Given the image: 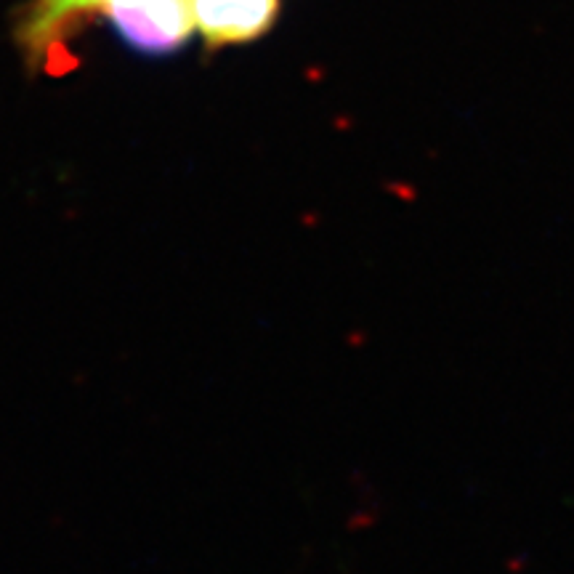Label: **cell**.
I'll return each mask as SVG.
<instances>
[{
    "instance_id": "obj_2",
    "label": "cell",
    "mask_w": 574,
    "mask_h": 574,
    "mask_svg": "<svg viewBox=\"0 0 574 574\" xmlns=\"http://www.w3.org/2000/svg\"><path fill=\"white\" fill-rule=\"evenodd\" d=\"M280 0H192V16L208 43H250L272 30Z\"/></svg>"
},
{
    "instance_id": "obj_1",
    "label": "cell",
    "mask_w": 574,
    "mask_h": 574,
    "mask_svg": "<svg viewBox=\"0 0 574 574\" xmlns=\"http://www.w3.org/2000/svg\"><path fill=\"white\" fill-rule=\"evenodd\" d=\"M112 30L144 56L181 51L194 32L192 0H106Z\"/></svg>"
}]
</instances>
